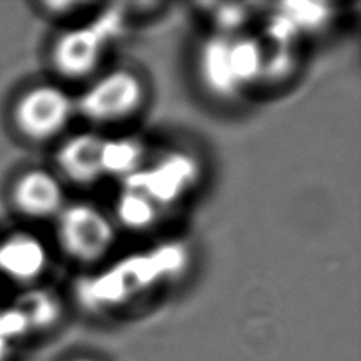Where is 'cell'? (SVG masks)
<instances>
[{
    "instance_id": "cell-7",
    "label": "cell",
    "mask_w": 361,
    "mask_h": 361,
    "mask_svg": "<svg viewBox=\"0 0 361 361\" xmlns=\"http://www.w3.org/2000/svg\"><path fill=\"white\" fill-rule=\"evenodd\" d=\"M103 137L94 132H81L67 138L56 152V165L70 183L90 185L103 178Z\"/></svg>"
},
{
    "instance_id": "cell-8",
    "label": "cell",
    "mask_w": 361,
    "mask_h": 361,
    "mask_svg": "<svg viewBox=\"0 0 361 361\" xmlns=\"http://www.w3.org/2000/svg\"><path fill=\"white\" fill-rule=\"evenodd\" d=\"M48 250L37 236L11 233L0 240V274L11 282L29 283L43 276Z\"/></svg>"
},
{
    "instance_id": "cell-1",
    "label": "cell",
    "mask_w": 361,
    "mask_h": 361,
    "mask_svg": "<svg viewBox=\"0 0 361 361\" xmlns=\"http://www.w3.org/2000/svg\"><path fill=\"white\" fill-rule=\"evenodd\" d=\"M76 114L75 100L56 85H34L13 99L8 121L19 138L48 143L66 130Z\"/></svg>"
},
{
    "instance_id": "cell-11",
    "label": "cell",
    "mask_w": 361,
    "mask_h": 361,
    "mask_svg": "<svg viewBox=\"0 0 361 361\" xmlns=\"http://www.w3.org/2000/svg\"><path fill=\"white\" fill-rule=\"evenodd\" d=\"M116 216L128 230H146L157 222L159 206L138 187L127 184L116 203Z\"/></svg>"
},
{
    "instance_id": "cell-2",
    "label": "cell",
    "mask_w": 361,
    "mask_h": 361,
    "mask_svg": "<svg viewBox=\"0 0 361 361\" xmlns=\"http://www.w3.org/2000/svg\"><path fill=\"white\" fill-rule=\"evenodd\" d=\"M57 241L68 259L94 265L105 259L116 243L111 219L90 203H70L56 217Z\"/></svg>"
},
{
    "instance_id": "cell-6",
    "label": "cell",
    "mask_w": 361,
    "mask_h": 361,
    "mask_svg": "<svg viewBox=\"0 0 361 361\" xmlns=\"http://www.w3.org/2000/svg\"><path fill=\"white\" fill-rule=\"evenodd\" d=\"M197 176L195 164L187 156L173 154L154 164L152 169L143 166L137 175L127 179V184L138 187L151 197L160 208L175 202L189 189Z\"/></svg>"
},
{
    "instance_id": "cell-10",
    "label": "cell",
    "mask_w": 361,
    "mask_h": 361,
    "mask_svg": "<svg viewBox=\"0 0 361 361\" xmlns=\"http://www.w3.org/2000/svg\"><path fill=\"white\" fill-rule=\"evenodd\" d=\"M146 149L133 137L103 138L102 165L103 176L130 179L146 165Z\"/></svg>"
},
{
    "instance_id": "cell-9",
    "label": "cell",
    "mask_w": 361,
    "mask_h": 361,
    "mask_svg": "<svg viewBox=\"0 0 361 361\" xmlns=\"http://www.w3.org/2000/svg\"><path fill=\"white\" fill-rule=\"evenodd\" d=\"M200 72L204 85L217 95H235V85L230 63V37L217 35L204 43L200 54Z\"/></svg>"
},
{
    "instance_id": "cell-12",
    "label": "cell",
    "mask_w": 361,
    "mask_h": 361,
    "mask_svg": "<svg viewBox=\"0 0 361 361\" xmlns=\"http://www.w3.org/2000/svg\"><path fill=\"white\" fill-rule=\"evenodd\" d=\"M73 361H95V360H90V358H78V360H73Z\"/></svg>"
},
{
    "instance_id": "cell-5",
    "label": "cell",
    "mask_w": 361,
    "mask_h": 361,
    "mask_svg": "<svg viewBox=\"0 0 361 361\" xmlns=\"http://www.w3.org/2000/svg\"><path fill=\"white\" fill-rule=\"evenodd\" d=\"M6 195L16 214L32 221L56 219L67 204L61 179L43 169L19 173L10 183Z\"/></svg>"
},
{
    "instance_id": "cell-3",
    "label": "cell",
    "mask_w": 361,
    "mask_h": 361,
    "mask_svg": "<svg viewBox=\"0 0 361 361\" xmlns=\"http://www.w3.org/2000/svg\"><path fill=\"white\" fill-rule=\"evenodd\" d=\"M145 100L143 80L130 70L119 68L97 78L75 100V109L92 124H116L137 114Z\"/></svg>"
},
{
    "instance_id": "cell-4",
    "label": "cell",
    "mask_w": 361,
    "mask_h": 361,
    "mask_svg": "<svg viewBox=\"0 0 361 361\" xmlns=\"http://www.w3.org/2000/svg\"><path fill=\"white\" fill-rule=\"evenodd\" d=\"M116 27V16L109 15L99 23L67 30L57 38L51 59L57 73L68 80H81L99 67L106 44Z\"/></svg>"
}]
</instances>
